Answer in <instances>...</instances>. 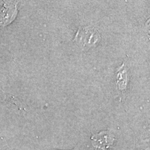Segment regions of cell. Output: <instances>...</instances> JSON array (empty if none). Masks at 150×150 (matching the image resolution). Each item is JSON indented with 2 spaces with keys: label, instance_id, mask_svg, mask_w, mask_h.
<instances>
[{
  "label": "cell",
  "instance_id": "1",
  "mask_svg": "<svg viewBox=\"0 0 150 150\" xmlns=\"http://www.w3.org/2000/svg\"><path fill=\"white\" fill-rule=\"evenodd\" d=\"M101 35L96 29L91 27L79 30L74 41L82 50H87L100 42Z\"/></svg>",
  "mask_w": 150,
  "mask_h": 150
},
{
  "label": "cell",
  "instance_id": "2",
  "mask_svg": "<svg viewBox=\"0 0 150 150\" xmlns=\"http://www.w3.org/2000/svg\"><path fill=\"white\" fill-rule=\"evenodd\" d=\"M93 146L100 150H110L113 144V138L109 133L102 132L92 138Z\"/></svg>",
  "mask_w": 150,
  "mask_h": 150
},
{
  "label": "cell",
  "instance_id": "3",
  "mask_svg": "<svg viewBox=\"0 0 150 150\" xmlns=\"http://www.w3.org/2000/svg\"><path fill=\"white\" fill-rule=\"evenodd\" d=\"M17 13L16 6L10 5V6H4L3 9L1 11L0 13V23L5 24L10 23L15 17Z\"/></svg>",
  "mask_w": 150,
  "mask_h": 150
}]
</instances>
